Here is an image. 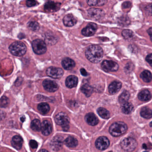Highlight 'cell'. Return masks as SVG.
<instances>
[{
    "label": "cell",
    "instance_id": "cell-1",
    "mask_svg": "<svg viewBox=\"0 0 152 152\" xmlns=\"http://www.w3.org/2000/svg\"><path fill=\"white\" fill-rule=\"evenodd\" d=\"M87 58L92 63H97L102 58L103 52L99 45H91L88 46L86 51Z\"/></svg>",
    "mask_w": 152,
    "mask_h": 152
},
{
    "label": "cell",
    "instance_id": "cell-2",
    "mask_svg": "<svg viewBox=\"0 0 152 152\" xmlns=\"http://www.w3.org/2000/svg\"><path fill=\"white\" fill-rule=\"evenodd\" d=\"M127 129L128 127L126 123L118 121L115 122L110 126L109 132L113 136L117 137L125 134Z\"/></svg>",
    "mask_w": 152,
    "mask_h": 152
},
{
    "label": "cell",
    "instance_id": "cell-3",
    "mask_svg": "<svg viewBox=\"0 0 152 152\" xmlns=\"http://www.w3.org/2000/svg\"><path fill=\"white\" fill-rule=\"evenodd\" d=\"M10 51L14 56L20 57L25 55L26 52V47L22 42H16L10 45Z\"/></svg>",
    "mask_w": 152,
    "mask_h": 152
},
{
    "label": "cell",
    "instance_id": "cell-4",
    "mask_svg": "<svg viewBox=\"0 0 152 152\" xmlns=\"http://www.w3.org/2000/svg\"><path fill=\"white\" fill-rule=\"evenodd\" d=\"M55 121L58 125L62 127L64 131H67L69 129L70 119L65 113H60L57 114L55 118Z\"/></svg>",
    "mask_w": 152,
    "mask_h": 152
},
{
    "label": "cell",
    "instance_id": "cell-5",
    "mask_svg": "<svg viewBox=\"0 0 152 152\" xmlns=\"http://www.w3.org/2000/svg\"><path fill=\"white\" fill-rule=\"evenodd\" d=\"M136 140L131 137H128L123 139L121 143V146L124 151L128 152L133 151L137 147Z\"/></svg>",
    "mask_w": 152,
    "mask_h": 152
},
{
    "label": "cell",
    "instance_id": "cell-6",
    "mask_svg": "<svg viewBox=\"0 0 152 152\" xmlns=\"http://www.w3.org/2000/svg\"><path fill=\"white\" fill-rule=\"evenodd\" d=\"M32 48L34 52L38 55L44 54L46 52L47 47L45 42L40 39H36L32 42Z\"/></svg>",
    "mask_w": 152,
    "mask_h": 152
},
{
    "label": "cell",
    "instance_id": "cell-7",
    "mask_svg": "<svg viewBox=\"0 0 152 152\" xmlns=\"http://www.w3.org/2000/svg\"><path fill=\"white\" fill-rule=\"evenodd\" d=\"M64 139L61 136H57L53 138L51 141L50 145L53 151H58L62 149L63 147Z\"/></svg>",
    "mask_w": 152,
    "mask_h": 152
},
{
    "label": "cell",
    "instance_id": "cell-8",
    "mask_svg": "<svg viewBox=\"0 0 152 152\" xmlns=\"http://www.w3.org/2000/svg\"><path fill=\"white\" fill-rule=\"evenodd\" d=\"M102 67L105 72H115L118 69L119 66L114 61L105 60L102 63Z\"/></svg>",
    "mask_w": 152,
    "mask_h": 152
},
{
    "label": "cell",
    "instance_id": "cell-9",
    "mask_svg": "<svg viewBox=\"0 0 152 152\" xmlns=\"http://www.w3.org/2000/svg\"><path fill=\"white\" fill-rule=\"evenodd\" d=\"M88 16L93 19L98 20L103 18L104 12L102 10L98 8H92L88 11Z\"/></svg>",
    "mask_w": 152,
    "mask_h": 152
},
{
    "label": "cell",
    "instance_id": "cell-10",
    "mask_svg": "<svg viewBox=\"0 0 152 152\" xmlns=\"http://www.w3.org/2000/svg\"><path fill=\"white\" fill-rule=\"evenodd\" d=\"M47 75L53 78L58 79L62 77L64 72L60 68L50 67L46 71Z\"/></svg>",
    "mask_w": 152,
    "mask_h": 152
},
{
    "label": "cell",
    "instance_id": "cell-11",
    "mask_svg": "<svg viewBox=\"0 0 152 152\" xmlns=\"http://www.w3.org/2000/svg\"><path fill=\"white\" fill-rule=\"evenodd\" d=\"M110 141L105 137H101L96 140L95 143L96 146L98 150L104 151L107 149L110 145Z\"/></svg>",
    "mask_w": 152,
    "mask_h": 152
},
{
    "label": "cell",
    "instance_id": "cell-12",
    "mask_svg": "<svg viewBox=\"0 0 152 152\" xmlns=\"http://www.w3.org/2000/svg\"><path fill=\"white\" fill-rule=\"evenodd\" d=\"M43 86L45 90L49 92H54L58 89V86L56 82L46 79L43 82Z\"/></svg>",
    "mask_w": 152,
    "mask_h": 152
},
{
    "label": "cell",
    "instance_id": "cell-13",
    "mask_svg": "<svg viewBox=\"0 0 152 152\" xmlns=\"http://www.w3.org/2000/svg\"><path fill=\"white\" fill-rule=\"evenodd\" d=\"M61 6V4L60 3L49 1L45 3L44 9L46 12H55L60 9Z\"/></svg>",
    "mask_w": 152,
    "mask_h": 152
},
{
    "label": "cell",
    "instance_id": "cell-14",
    "mask_svg": "<svg viewBox=\"0 0 152 152\" xmlns=\"http://www.w3.org/2000/svg\"><path fill=\"white\" fill-rule=\"evenodd\" d=\"M97 28V26L96 24L93 23H89L87 26L82 29L81 33L82 35L85 36H91L94 34L96 32Z\"/></svg>",
    "mask_w": 152,
    "mask_h": 152
},
{
    "label": "cell",
    "instance_id": "cell-15",
    "mask_svg": "<svg viewBox=\"0 0 152 152\" xmlns=\"http://www.w3.org/2000/svg\"><path fill=\"white\" fill-rule=\"evenodd\" d=\"M52 126L50 122L48 121H43L41 126V131L42 134L45 136L49 135L52 132Z\"/></svg>",
    "mask_w": 152,
    "mask_h": 152
},
{
    "label": "cell",
    "instance_id": "cell-16",
    "mask_svg": "<svg viewBox=\"0 0 152 152\" xmlns=\"http://www.w3.org/2000/svg\"><path fill=\"white\" fill-rule=\"evenodd\" d=\"M64 25L66 26L72 27L75 26L77 23V19L72 14H68L66 15L63 19Z\"/></svg>",
    "mask_w": 152,
    "mask_h": 152
},
{
    "label": "cell",
    "instance_id": "cell-17",
    "mask_svg": "<svg viewBox=\"0 0 152 152\" xmlns=\"http://www.w3.org/2000/svg\"><path fill=\"white\" fill-rule=\"evenodd\" d=\"M85 120L88 125L94 126L97 125L99 122L98 118L93 113H88L85 117Z\"/></svg>",
    "mask_w": 152,
    "mask_h": 152
},
{
    "label": "cell",
    "instance_id": "cell-18",
    "mask_svg": "<svg viewBox=\"0 0 152 152\" xmlns=\"http://www.w3.org/2000/svg\"><path fill=\"white\" fill-rule=\"evenodd\" d=\"M121 82L118 81H114L112 82L109 87V91L110 94H114L118 93L121 88Z\"/></svg>",
    "mask_w": 152,
    "mask_h": 152
},
{
    "label": "cell",
    "instance_id": "cell-19",
    "mask_svg": "<svg viewBox=\"0 0 152 152\" xmlns=\"http://www.w3.org/2000/svg\"><path fill=\"white\" fill-rule=\"evenodd\" d=\"M23 142V139L20 136L16 135L12 139L11 145L16 150H19L22 147Z\"/></svg>",
    "mask_w": 152,
    "mask_h": 152
},
{
    "label": "cell",
    "instance_id": "cell-20",
    "mask_svg": "<svg viewBox=\"0 0 152 152\" xmlns=\"http://www.w3.org/2000/svg\"><path fill=\"white\" fill-rule=\"evenodd\" d=\"M61 64L63 67L66 70H71L75 66V61L69 58H65L63 59Z\"/></svg>",
    "mask_w": 152,
    "mask_h": 152
},
{
    "label": "cell",
    "instance_id": "cell-21",
    "mask_svg": "<svg viewBox=\"0 0 152 152\" xmlns=\"http://www.w3.org/2000/svg\"><path fill=\"white\" fill-rule=\"evenodd\" d=\"M78 78L74 75H70L67 77L66 80V85L69 88L75 87L77 85Z\"/></svg>",
    "mask_w": 152,
    "mask_h": 152
},
{
    "label": "cell",
    "instance_id": "cell-22",
    "mask_svg": "<svg viewBox=\"0 0 152 152\" xmlns=\"http://www.w3.org/2000/svg\"><path fill=\"white\" fill-rule=\"evenodd\" d=\"M151 94L150 91L147 90L141 91L138 95V97L139 100L144 102L149 101L151 98Z\"/></svg>",
    "mask_w": 152,
    "mask_h": 152
},
{
    "label": "cell",
    "instance_id": "cell-23",
    "mask_svg": "<svg viewBox=\"0 0 152 152\" xmlns=\"http://www.w3.org/2000/svg\"><path fill=\"white\" fill-rule=\"evenodd\" d=\"M65 143L67 146L69 148H75L78 145V141L73 137L69 136L65 140Z\"/></svg>",
    "mask_w": 152,
    "mask_h": 152
},
{
    "label": "cell",
    "instance_id": "cell-24",
    "mask_svg": "<svg viewBox=\"0 0 152 152\" xmlns=\"http://www.w3.org/2000/svg\"><path fill=\"white\" fill-rule=\"evenodd\" d=\"M81 92L87 96L88 97L92 95L93 92V88L88 84H85L81 87Z\"/></svg>",
    "mask_w": 152,
    "mask_h": 152
},
{
    "label": "cell",
    "instance_id": "cell-25",
    "mask_svg": "<svg viewBox=\"0 0 152 152\" xmlns=\"http://www.w3.org/2000/svg\"><path fill=\"white\" fill-rule=\"evenodd\" d=\"M140 114L142 117L148 119L151 118L152 117V111L150 108L144 107L141 110Z\"/></svg>",
    "mask_w": 152,
    "mask_h": 152
},
{
    "label": "cell",
    "instance_id": "cell-26",
    "mask_svg": "<svg viewBox=\"0 0 152 152\" xmlns=\"http://www.w3.org/2000/svg\"><path fill=\"white\" fill-rule=\"evenodd\" d=\"M134 110V106L131 103L126 102L123 104L121 107L122 112L126 114L131 113Z\"/></svg>",
    "mask_w": 152,
    "mask_h": 152
},
{
    "label": "cell",
    "instance_id": "cell-27",
    "mask_svg": "<svg viewBox=\"0 0 152 152\" xmlns=\"http://www.w3.org/2000/svg\"><path fill=\"white\" fill-rule=\"evenodd\" d=\"M37 109L40 113L42 114H46L50 111V107L48 104L46 103H42L38 104Z\"/></svg>",
    "mask_w": 152,
    "mask_h": 152
},
{
    "label": "cell",
    "instance_id": "cell-28",
    "mask_svg": "<svg viewBox=\"0 0 152 152\" xmlns=\"http://www.w3.org/2000/svg\"><path fill=\"white\" fill-rule=\"evenodd\" d=\"M108 0H87V3L89 6H102L107 3Z\"/></svg>",
    "mask_w": 152,
    "mask_h": 152
},
{
    "label": "cell",
    "instance_id": "cell-29",
    "mask_svg": "<svg viewBox=\"0 0 152 152\" xmlns=\"http://www.w3.org/2000/svg\"><path fill=\"white\" fill-rule=\"evenodd\" d=\"M129 97H130V94L129 92L126 90H125L119 97V102L122 104L126 103L127 102Z\"/></svg>",
    "mask_w": 152,
    "mask_h": 152
},
{
    "label": "cell",
    "instance_id": "cell-30",
    "mask_svg": "<svg viewBox=\"0 0 152 152\" xmlns=\"http://www.w3.org/2000/svg\"><path fill=\"white\" fill-rule=\"evenodd\" d=\"M141 77L145 82H151L152 79V75L151 72L148 70H144L141 74Z\"/></svg>",
    "mask_w": 152,
    "mask_h": 152
},
{
    "label": "cell",
    "instance_id": "cell-31",
    "mask_svg": "<svg viewBox=\"0 0 152 152\" xmlns=\"http://www.w3.org/2000/svg\"><path fill=\"white\" fill-rule=\"evenodd\" d=\"M97 113L98 115L102 117V118L107 119L109 118L110 117V113L109 111L107 110L106 109L103 108H98L97 110Z\"/></svg>",
    "mask_w": 152,
    "mask_h": 152
},
{
    "label": "cell",
    "instance_id": "cell-32",
    "mask_svg": "<svg viewBox=\"0 0 152 152\" xmlns=\"http://www.w3.org/2000/svg\"><path fill=\"white\" fill-rule=\"evenodd\" d=\"M42 124L38 119H34L31 122V128L32 130L36 132H38L41 129Z\"/></svg>",
    "mask_w": 152,
    "mask_h": 152
},
{
    "label": "cell",
    "instance_id": "cell-33",
    "mask_svg": "<svg viewBox=\"0 0 152 152\" xmlns=\"http://www.w3.org/2000/svg\"><path fill=\"white\" fill-rule=\"evenodd\" d=\"M122 35L126 40H130L134 37V34L133 31L129 29H125L122 32Z\"/></svg>",
    "mask_w": 152,
    "mask_h": 152
},
{
    "label": "cell",
    "instance_id": "cell-34",
    "mask_svg": "<svg viewBox=\"0 0 152 152\" xmlns=\"http://www.w3.org/2000/svg\"><path fill=\"white\" fill-rule=\"evenodd\" d=\"M28 27L30 30L34 31H37L39 30V25L35 21H29L27 24Z\"/></svg>",
    "mask_w": 152,
    "mask_h": 152
},
{
    "label": "cell",
    "instance_id": "cell-35",
    "mask_svg": "<svg viewBox=\"0 0 152 152\" xmlns=\"http://www.w3.org/2000/svg\"><path fill=\"white\" fill-rule=\"evenodd\" d=\"M10 103V100L8 97L5 96H3L0 99V107L5 108L8 106Z\"/></svg>",
    "mask_w": 152,
    "mask_h": 152
},
{
    "label": "cell",
    "instance_id": "cell-36",
    "mask_svg": "<svg viewBox=\"0 0 152 152\" xmlns=\"http://www.w3.org/2000/svg\"><path fill=\"white\" fill-rule=\"evenodd\" d=\"M145 10V12L147 15L152 16V4H151L146 6Z\"/></svg>",
    "mask_w": 152,
    "mask_h": 152
},
{
    "label": "cell",
    "instance_id": "cell-37",
    "mask_svg": "<svg viewBox=\"0 0 152 152\" xmlns=\"http://www.w3.org/2000/svg\"><path fill=\"white\" fill-rule=\"evenodd\" d=\"M35 0H26V5L28 7H34L37 4Z\"/></svg>",
    "mask_w": 152,
    "mask_h": 152
},
{
    "label": "cell",
    "instance_id": "cell-38",
    "mask_svg": "<svg viewBox=\"0 0 152 152\" xmlns=\"http://www.w3.org/2000/svg\"><path fill=\"white\" fill-rule=\"evenodd\" d=\"M29 145L32 149H37L38 147V144L37 142L34 140H30L29 142Z\"/></svg>",
    "mask_w": 152,
    "mask_h": 152
},
{
    "label": "cell",
    "instance_id": "cell-39",
    "mask_svg": "<svg viewBox=\"0 0 152 152\" xmlns=\"http://www.w3.org/2000/svg\"><path fill=\"white\" fill-rule=\"evenodd\" d=\"M146 61L150 64V66L152 67V53L147 56L146 58Z\"/></svg>",
    "mask_w": 152,
    "mask_h": 152
},
{
    "label": "cell",
    "instance_id": "cell-40",
    "mask_svg": "<svg viewBox=\"0 0 152 152\" xmlns=\"http://www.w3.org/2000/svg\"><path fill=\"white\" fill-rule=\"evenodd\" d=\"M131 3L129 1H126L123 3L122 4V7L124 9H127V8H129L131 7Z\"/></svg>",
    "mask_w": 152,
    "mask_h": 152
},
{
    "label": "cell",
    "instance_id": "cell-41",
    "mask_svg": "<svg viewBox=\"0 0 152 152\" xmlns=\"http://www.w3.org/2000/svg\"><path fill=\"white\" fill-rule=\"evenodd\" d=\"M80 73H81V75L83 76H87L88 75L87 72H86V70L82 68L80 69Z\"/></svg>",
    "mask_w": 152,
    "mask_h": 152
},
{
    "label": "cell",
    "instance_id": "cell-42",
    "mask_svg": "<svg viewBox=\"0 0 152 152\" xmlns=\"http://www.w3.org/2000/svg\"><path fill=\"white\" fill-rule=\"evenodd\" d=\"M147 32H148V34H149V35H150L151 40L152 42V27L149 28L148 31H147Z\"/></svg>",
    "mask_w": 152,
    "mask_h": 152
},
{
    "label": "cell",
    "instance_id": "cell-43",
    "mask_svg": "<svg viewBox=\"0 0 152 152\" xmlns=\"http://www.w3.org/2000/svg\"><path fill=\"white\" fill-rule=\"evenodd\" d=\"M5 117V114L3 112L0 111V120H2Z\"/></svg>",
    "mask_w": 152,
    "mask_h": 152
},
{
    "label": "cell",
    "instance_id": "cell-44",
    "mask_svg": "<svg viewBox=\"0 0 152 152\" xmlns=\"http://www.w3.org/2000/svg\"><path fill=\"white\" fill-rule=\"evenodd\" d=\"M25 119H26L25 117H24V116H23V117H22L20 118V120H21V121H22V122H24L25 121Z\"/></svg>",
    "mask_w": 152,
    "mask_h": 152
},
{
    "label": "cell",
    "instance_id": "cell-45",
    "mask_svg": "<svg viewBox=\"0 0 152 152\" xmlns=\"http://www.w3.org/2000/svg\"><path fill=\"white\" fill-rule=\"evenodd\" d=\"M38 152H49L48 151H46V150H45V149H42V150H40Z\"/></svg>",
    "mask_w": 152,
    "mask_h": 152
},
{
    "label": "cell",
    "instance_id": "cell-46",
    "mask_svg": "<svg viewBox=\"0 0 152 152\" xmlns=\"http://www.w3.org/2000/svg\"><path fill=\"white\" fill-rule=\"evenodd\" d=\"M143 148H144V149H147V145H146L145 144H144L143 145Z\"/></svg>",
    "mask_w": 152,
    "mask_h": 152
},
{
    "label": "cell",
    "instance_id": "cell-47",
    "mask_svg": "<svg viewBox=\"0 0 152 152\" xmlns=\"http://www.w3.org/2000/svg\"><path fill=\"white\" fill-rule=\"evenodd\" d=\"M150 125L151 126H152V121L150 123Z\"/></svg>",
    "mask_w": 152,
    "mask_h": 152
},
{
    "label": "cell",
    "instance_id": "cell-48",
    "mask_svg": "<svg viewBox=\"0 0 152 152\" xmlns=\"http://www.w3.org/2000/svg\"><path fill=\"white\" fill-rule=\"evenodd\" d=\"M148 152L145 151V152Z\"/></svg>",
    "mask_w": 152,
    "mask_h": 152
},
{
    "label": "cell",
    "instance_id": "cell-49",
    "mask_svg": "<svg viewBox=\"0 0 152 152\" xmlns=\"http://www.w3.org/2000/svg\"><path fill=\"white\" fill-rule=\"evenodd\" d=\"M112 152V151H110V152Z\"/></svg>",
    "mask_w": 152,
    "mask_h": 152
},
{
    "label": "cell",
    "instance_id": "cell-50",
    "mask_svg": "<svg viewBox=\"0 0 152 152\" xmlns=\"http://www.w3.org/2000/svg\"><path fill=\"white\" fill-rule=\"evenodd\" d=\"M0 93H1V90H0Z\"/></svg>",
    "mask_w": 152,
    "mask_h": 152
},
{
    "label": "cell",
    "instance_id": "cell-51",
    "mask_svg": "<svg viewBox=\"0 0 152 152\" xmlns=\"http://www.w3.org/2000/svg\"></svg>",
    "mask_w": 152,
    "mask_h": 152
}]
</instances>
